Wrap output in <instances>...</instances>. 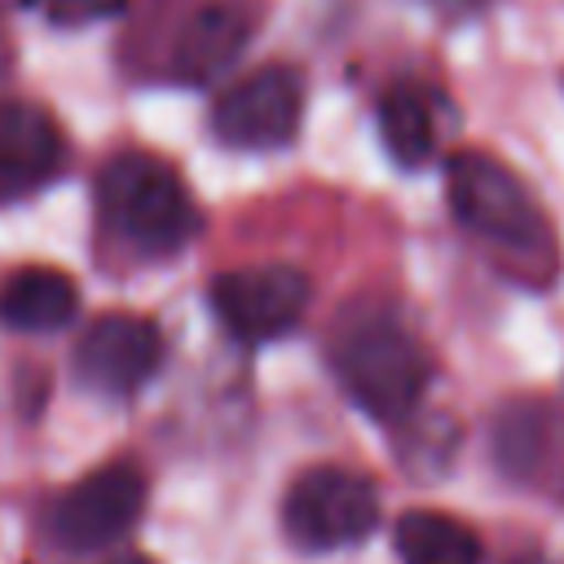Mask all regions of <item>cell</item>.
<instances>
[{
    "label": "cell",
    "mask_w": 564,
    "mask_h": 564,
    "mask_svg": "<svg viewBox=\"0 0 564 564\" xmlns=\"http://www.w3.org/2000/svg\"><path fill=\"white\" fill-rule=\"evenodd\" d=\"M330 366L344 392L379 423L405 419L432 379V361L423 344L397 317L375 313V308L339 326L330 344Z\"/></svg>",
    "instance_id": "cell-3"
},
{
    "label": "cell",
    "mask_w": 564,
    "mask_h": 564,
    "mask_svg": "<svg viewBox=\"0 0 564 564\" xmlns=\"http://www.w3.org/2000/svg\"><path fill=\"white\" fill-rule=\"evenodd\" d=\"M115 564H154V560H145V555H123V560H115Z\"/></svg>",
    "instance_id": "cell-16"
},
{
    "label": "cell",
    "mask_w": 564,
    "mask_h": 564,
    "mask_svg": "<svg viewBox=\"0 0 564 564\" xmlns=\"http://www.w3.org/2000/svg\"><path fill=\"white\" fill-rule=\"evenodd\" d=\"M97 212L137 256H176L198 229L185 181L167 159L145 150H119L97 167Z\"/></svg>",
    "instance_id": "cell-1"
},
{
    "label": "cell",
    "mask_w": 564,
    "mask_h": 564,
    "mask_svg": "<svg viewBox=\"0 0 564 564\" xmlns=\"http://www.w3.org/2000/svg\"><path fill=\"white\" fill-rule=\"evenodd\" d=\"M141 507H145V471L128 458H115L88 471L84 480H75L53 502L48 529L66 551H101L141 520Z\"/></svg>",
    "instance_id": "cell-7"
},
{
    "label": "cell",
    "mask_w": 564,
    "mask_h": 564,
    "mask_svg": "<svg viewBox=\"0 0 564 564\" xmlns=\"http://www.w3.org/2000/svg\"><path fill=\"white\" fill-rule=\"evenodd\" d=\"M401 564H480V538L471 524L445 511H405L392 529Z\"/></svg>",
    "instance_id": "cell-14"
},
{
    "label": "cell",
    "mask_w": 564,
    "mask_h": 564,
    "mask_svg": "<svg viewBox=\"0 0 564 564\" xmlns=\"http://www.w3.org/2000/svg\"><path fill=\"white\" fill-rule=\"evenodd\" d=\"M313 282L295 264H247L212 282V308L220 326L242 344H269L300 326Z\"/></svg>",
    "instance_id": "cell-5"
},
{
    "label": "cell",
    "mask_w": 564,
    "mask_h": 564,
    "mask_svg": "<svg viewBox=\"0 0 564 564\" xmlns=\"http://www.w3.org/2000/svg\"><path fill=\"white\" fill-rule=\"evenodd\" d=\"M445 189H449L454 220L471 238L489 242L494 251L516 256L529 269L551 264V251H555L551 225L542 207L533 203V194L524 189V181L507 163L480 150H458L445 159Z\"/></svg>",
    "instance_id": "cell-2"
},
{
    "label": "cell",
    "mask_w": 564,
    "mask_h": 564,
    "mask_svg": "<svg viewBox=\"0 0 564 564\" xmlns=\"http://www.w3.org/2000/svg\"><path fill=\"white\" fill-rule=\"evenodd\" d=\"M163 357L159 326L137 313H101L75 344V375L97 397H132Z\"/></svg>",
    "instance_id": "cell-8"
},
{
    "label": "cell",
    "mask_w": 564,
    "mask_h": 564,
    "mask_svg": "<svg viewBox=\"0 0 564 564\" xmlns=\"http://www.w3.org/2000/svg\"><path fill=\"white\" fill-rule=\"evenodd\" d=\"M251 9L242 0H198L167 44V70L181 84H207L238 62L251 40Z\"/></svg>",
    "instance_id": "cell-9"
},
{
    "label": "cell",
    "mask_w": 564,
    "mask_h": 564,
    "mask_svg": "<svg viewBox=\"0 0 564 564\" xmlns=\"http://www.w3.org/2000/svg\"><path fill=\"white\" fill-rule=\"evenodd\" d=\"M66 167V141L48 110L0 101V203L31 198Z\"/></svg>",
    "instance_id": "cell-10"
},
{
    "label": "cell",
    "mask_w": 564,
    "mask_h": 564,
    "mask_svg": "<svg viewBox=\"0 0 564 564\" xmlns=\"http://www.w3.org/2000/svg\"><path fill=\"white\" fill-rule=\"evenodd\" d=\"M379 137H383V150L401 163V167H423L432 163L436 154V93L414 84V79H401L392 88H383L379 97Z\"/></svg>",
    "instance_id": "cell-13"
},
{
    "label": "cell",
    "mask_w": 564,
    "mask_h": 564,
    "mask_svg": "<svg viewBox=\"0 0 564 564\" xmlns=\"http://www.w3.org/2000/svg\"><path fill=\"white\" fill-rule=\"evenodd\" d=\"M282 524L308 551L352 546L379 524V489L348 467H308L286 489Z\"/></svg>",
    "instance_id": "cell-4"
},
{
    "label": "cell",
    "mask_w": 564,
    "mask_h": 564,
    "mask_svg": "<svg viewBox=\"0 0 564 564\" xmlns=\"http://www.w3.org/2000/svg\"><path fill=\"white\" fill-rule=\"evenodd\" d=\"M35 4L57 26H84V22H101V18L123 13L128 0H35Z\"/></svg>",
    "instance_id": "cell-15"
},
{
    "label": "cell",
    "mask_w": 564,
    "mask_h": 564,
    "mask_svg": "<svg viewBox=\"0 0 564 564\" xmlns=\"http://www.w3.org/2000/svg\"><path fill=\"white\" fill-rule=\"evenodd\" d=\"M75 313H79V291L62 269L26 264L13 269L0 286V322L9 330H26V335L62 330Z\"/></svg>",
    "instance_id": "cell-12"
},
{
    "label": "cell",
    "mask_w": 564,
    "mask_h": 564,
    "mask_svg": "<svg viewBox=\"0 0 564 564\" xmlns=\"http://www.w3.org/2000/svg\"><path fill=\"white\" fill-rule=\"evenodd\" d=\"M494 458L511 480L546 485L564 471V414L542 401H516L494 423Z\"/></svg>",
    "instance_id": "cell-11"
},
{
    "label": "cell",
    "mask_w": 564,
    "mask_h": 564,
    "mask_svg": "<svg viewBox=\"0 0 564 564\" xmlns=\"http://www.w3.org/2000/svg\"><path fill=\"white\" fill-rule=\"evenodd\" d=\"M300 115H304V79L300 70L273 62L234 79L216 97L212 132L234 150H282L291 145Z\"/></svg>",
    "instance_id": "cell-6"
}]
</instances>
